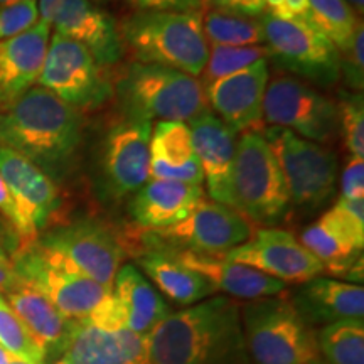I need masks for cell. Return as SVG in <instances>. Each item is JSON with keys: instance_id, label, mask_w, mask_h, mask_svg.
Returning <instances> with one entry per match:
<instances>
[{"instance_id": "obj_1", "label": "cell", "mask_w": 364, "mask_h": 364, "mask_svg": "<svg viewBox=\"0 0 364 364\" xmlns=\"http://www.w3.org/2000/svg\"><path fill=\"white\" fill-rule=\"evenodd\" d=\"M83 139L81 112L41 86L0 112V145L21 154L56 184L78 167Z\"/></svg>"}, {"instance_id": "obj_2", "label": "cell", "mask_w": 364, "mask_h": 364, "mask_svg": "<svg viewBox=\"0 0 364 364\" xmlns=\"http://www.w3.org/2000/svg\"><path fill=\"white\" fill-rule=\"evenodd\" d=\"M149 364H252L238 300L213 295L171 312L149 336Z\"/></svg>"}, {"instance_id": "obj_3", "label": "cell", "mask_w": 364, "mask_h": 364, "mask_svg": "<svg viewBox=\"0 0 364 364\" xmlns=\"http://www.w3.org/2000/svg\"><path fill=\"white\" fill-rule=\"evenodd\" d=\"M122 46L134 63L159 65L201 76L209 46L199 12H134L118 26Z\"/></svg>"}, {"instance_id": "obj_4", "label": "cell", "mask_w": 364, "mask_h": 364, "mask_svg": "<svg viewBox=\"0 0 364 364\" xmlns=\"http://www.w3.org/2000/svg\"><path fill=\"white\" fill-rule=\"evenodd\" d=\"M115 93L125 117L135 120L186 124L208 110L201 81L159 65L130 63L120 73Z\"/></svg>"}, {"instance_id": "obj_5", "label": "cell", "mask_w": 364, "mask_h": 364, "mask_svg": "<svg viewBox=\"0 0 364 364\" xmlns=\"http://www.w3.org/2000/svg\"><path fill=\"white\" fill-rule=\"evenodd\" d=\"M240 316L252 364H312L318 358L316 329L287 292L240 304Z\"/></svg>"}, {"instance_id": "obj_6", "label": "cell", "mask_w": 364, "mask_h": 364, "mask_svg": "<svg viewBox=\"0 0 364 364\" xmlns=\"http://www.w3.org/2000/svg\"><path fill=\"white\" fill-rule=\"evenodd\" d=\"M228 206L258 225L279 223L289 213L284 176L262 134L247 132L236 142Z\"/></svg>"}, {"instance_id": "obj_7", "label": "cell", "mask_w": 364, "mask_h": 364, "mask_svg": "<svg viewBox=\"0 0 364 364\" xmlns=\"http://www.w3.org/2000/svg\"><path fill=\"white\" fill-rule=\"evenodd\" d=\"M262 136L279 162L290 206L304 211L326 206L334 196L338 179L334 150L280 127H267Z\"/></svg>"}, {"instance_id": "obj_8", "label": "cell", "mask_w": 364, "mask_h": 364, "mask_svg": "<svg viewBox=\"0 0 364 364\" xmlns=\"http://www.w3.org/2000/svg\"><path fill=\"white\" fill-rule=\"evenodd\" d=\"M14 272L44 295L70 321H83L112 292L59 258L38 241L19 245L11 258Z\"/></svg>"}, {"instance_id": "obj_9", "label": "cell", "mask_w": 364, "mask_h": 364, "mask_svg": "<svg viewBox=\"0 0 364 364\" xmlns=\"http://www.w3.org/2000/svg\"><path fill=\"white\" fill-rule=\"evenodd\" d=\"M268 59L287 73L317 86H334L341 78V54L311 21H282L262 16Z\"/></svg>"}, {"instance_id": "obj_10", "label": "cell", "mask_w": 364, "mask_h": 364, "mask_svg": "<svg viewBox=\"0 0 364 364\" xmlns=\"http://www.w3.org/2000/svg\"><path fill=\"white\" fill-rule=\"evenodd\" d=\"M253 223L226 204L203 199L191 215L177 225L157 231H142V245L174 252L223 257L252 238Z\"/></svg>"}, {"instance_id": "obj_11", "label": "cell", "mask_w": 364, "mask_h": 364, "mask_svg": "<svg viewBox=\"0 0 364 364\" xmlns=\"http://www.w3.org/2000/svg\"><path fill=\"white\" fill-rule=\"evenodd\" d=\"M36 241L75 270L110 290L129 252L124 238L113 228L91 218L54 226Z\"/></svg>"}, {"instance_id": "obj_12", "label": "cell", "mask_w": 364, "mask_h": 364, "mask_svg": "<svg viewBox=\"0 0 364 364\" xmlns=\"http://www.w3.org/2000/svg\"><path fill=\"white\" fill-rule=\"evenodd\" d=\"M38 86L78 112L97 110L113 95L110 80L88 49L56 33L49 39Z\"/></svg>"}, {"instance_id": "obj_13", "label": "cell", "mask_w": 364, "mask_h": 364, "mask_svg": "<svg viewBox=\"0 0 364 364\" xmlns=\"http://www.w3.org/2000/svg\"><path fill=\"white\" fill-rule=\"evenodd\" d=\"M300 243L324 267V272L363 285L364 199H344L300 235Z\"/></svg>"}, {"instance_id": "obj_14", "label": "cell", "mask_w": 364, "mask_h": 364, "mask_svg": "<svg viewBox=\"0 0 364 364\" xmlns=\"http://www.w3.org/2000/svg\"><path fill=\"white\" fill-rule=\"evenodd\" d=\"M263 120L311 142H329L339 129L338 105L292 76L267 85Z\"/></svg>"}, {"instance_id": "obj_15", "label": "cell", "mask_w": 364, "mask_h": 364, "mask_svg": "<svg viewBox=\"0 0 364 364\" xmlns=\"http://www.w3.org/2000/svg\"><path fill=\"white\" fill-rule=\"evenodd\" d=\"M154 124L125 117L105 135L100 154L102 189L110 199L135 194L150 179L149 142Z\"/></svg>"}, {"instance_id": "obj_16", "label": "cell", "mask_w": 364, "mask_h": 364, "mask_svg": "<svg viewBox=\"0 0 364 364\" xmlns=\"http://www.w3.org/2000/svg\"><path fill=\"white\" fill-rule=\"evenodd\" d=\"M39 21L54 33L76 41L100 66H113L124 56L118 26L93 0H38Z\"/></svg>"}, {"instance_id": "obj_17", "label": "cell", "mask_w": 364, "mask_h": 364, "mask_svg": "<svg viewBox=\"0 0 364 364\" xmlns=\"http://www.w3.org/2000/svg\"><path fill=\"white\" fill-rule=\"evenodd\" d=\"M284 284L300 285L324 273V267L292 233L277 228L257 230L243 245L223 255Z\"/></svg>"}, {"instance_id": "obj_18", "label": "cell", "mask_w": 364, "mask_h": 364, "mask_svg": "<svg viewBox=\"0 0 364 364\" xmlns=\"http://www.w3.org/2000/svg\"><path fill=\"white\" fill-rule=\"evenodd\" d=\"M268 83L267 59L247 70L216 80L204 88L206 102L235 134L265 130L263 97Z\"/></svg>"}, {"instance_id": "obj_19", "label": "cell", "mask_w": 364, "mask_h": 364, "mask_svg": "<svg viewBox=\"0 0 364 364\" xmlns=\"http://www.w3.org/2000/svg\"><path fill=\"white\" fill-rule=\"evenodd\" d=\"M53 27L39 21L16 38L0 41V112L38 85Z\"/></svg>"}, {"instance_id": "obj_20", "label": "cell", "mask_w": 364, "mask_h": 364, "mask_svg": "<svg viewBox=\"0 0 364 364\" xmlns=\"http://www.w3.org/2000/svg\"><path fill=\"white\" fill-rule=\"evenodd\" d=\"M63 358L71 364H149V338L73 321Z\"/></svg>"}, {"instance_id": "obj_21", "label": "cell", "mask_w": 364, "mask_h": 364, "mask_svg": "<svg viewBox=\"0 0 364 364\" xmlns=\"http://www.w3.org/2000/svg\"><path fill=\"white\" fill-rule=\"evenodd\" d=\"M196 156L201 164L211 201L226 204L230 199L231 171L236 154V134L215 113L204 110L189 120Z\"/></svg>"}, {"instance_id": "obj_22", "label": "cell", "mask_w": 364, "mask_h": 364, "mask_svg": "<svg viewBox=\"0 0 364 364\" xmlns=\"http://www.w3.org/2000/svg\"><path fill=\"white\" fill-rule=\"evenodd\" d=\"M0 176L38 233L44 231L61 208V194L56 182L21 154L2 145H0Z\"/></svg>"}, {"instance_id": "obj_23", "label": "cell", "mask_w": 364, "mask_h": 364, "mask_svg": "<svg viewBox=\"0 0 364 364\" xmlns=\"http://www.w3.org/2000/svg\"><path fill=\"white\" fill-rule=\"evenodd\" d=\"M290 302L312 329L364 317V289L359 284L316 277L289 294Z\"/></svg>"}, {"instance_id": "obj_24", "label": "cell", "mask_w": 364, "mask_h": 364, "mask_svg": "<svg viewBox=\"0 0 364 364\" xmlns=\"http://www.w3.org/2000/svg\"><path fill=\"white\" fill-rule=\"evenodd\" d=\"M203 199V186L149 179L132 196L129 213L140 231L166 230L186 220Z\"/></svg>"}, {"instance_id": "obj_25", "label": "cell", "mask_w": 364, "mask_h": 364, "mask_svg": "<svg viewBox=\"0 0 364 364\" xmlns=\"http://www.w3.org/2000/svg\"><path fill=\"white\" fill-rule=\"evenodd\" d=\"M149 176L156 181L204 184L201 164L196 156L188 124L157 122L152 127L149 142Z\"/></svg>"}, {"instance_id": "obj_26", "label": "cell", "mask_w": 364, "mask_h": 364, "mask_svg": "<svg viewBox=\"0 0 364 364\" xmlns=\"http://www.w3.org/2000/svg\"><path fill=\"white\" fill-rule=\"evenodd\" d=\"M2 295L26 329L43 346L46 363L61 358L73 321L63 316L43 294L19 277Z\"/></svg>"}, {"instance_id": "obj_27", "label": "cell", "mask_w": 364, "mask_h": 364, "mask_svg": "<svg viewBox=\"0 0 364 364\" xmlns=\"http://www.w3.org/2000/svg\"><path fill=\"white\" fill-rule=\"evenodd\" d=\"M136 263L150 284L157 287V292L177 306L189 307L218 295L215 287L201 273L184 265L169 248L144 245L136 255Z\"/></svg>"}, {"instance_id": "obj_28", "label": "cell", "mask_w": 364, "mask_h": 364, "mask_svg": "<svg viewBox=\"0 0 364 364\" xmlns=\"http://www.w3.org/2000/svg\"><path fill=\"white\" fill-rule=\"evenodd\" d=\"M176 255L184 265L201 273L215 287L216 292H223L226 297L235 300L248 302V300L275 297L287 290L284 282L268 277L255 268L226 260L225 257H208V255L191 252H176Z\"/></svg>"}, {"instance_id": "obj_29", "label": "cell", "mask_w": 364, "mask_h": 364, "mask_svg": "<svg viewBox=\"0 0 364 364\" xmlns=\"http://www.w3.org/2000/svg\"><path fill=\"white\" fill-rule=\"evenodd\" d=\"M112 292L125 312L127 329L140 336L152 331L169 316V306L156 287L135 265H122L113 280Z\"/></svg>"}, {"instance_id": "obj_30", "label": "cell", "mask_w": 364, "mask_h": 364, "mask_svg": "<svg viewBox=\"0 0 364 364\" xmlns=\"http://www.w3.org/2000/svg\"><path fill=\"white\" fill-rule=\"evenodd\" d=\"M318 356L327 364H364V322L348 318L316 331Z\"/></svg>"}, {"instance_id": "obj_31", "label": "cell", "mask_w": 364, "mask_h": 364, "mask_svg": "<svg viewBox=\"0 0 364 364\" xmlns=\"http://www.w3.org/2000/svg\"><path fill=\"white\" fill-rule=\"evenodd\" d=\"M203 33L206 43H211V46L245 48L265 44L262 17L255 19L209 9L203 14Z\"/></svg>"}, {"instance_id": "obj_32", "label": "cell", "mask_w": 364, "mask_h": 364, "mask_svg": "<svg viewBox=\"0 0 364 364\" xmlns=\"http://www.w3.org/2000/svg\"><path fill=\"white\" fill-rule=\"evenodd\" d=\"M306 19L336 46L339 54L348 51L363 24L346 0H309Z\"/></svg>"}, {"instance_id": "obj_33", "label": "cell", "mask_w": 364, "mask_h": 364, "mask_svg": "<svg viewBox=\"0 0 364 364\" xmlns=\"http://www.w3.org/2000/svg\"><path fill=\"white\" fill-rule=\"evenodd\" d=\"M267 59V46H245V48H230V46H213L208 56V63L201 73L203 88L215 83L216 80L226 78L235 73L247 70L255 63Z\"/></svg>"}, {"instance_id": "obj_34", "label": "cell", "mask_w": 364, "mask_h": 364, "mask_svg": "<svg viewBox=\"0 0 364 364\" xmlns=\"http://www.w3.org/2000/svg\"><path fill=\"white\" fill-rule=\"evenodd\" d=\"M0 346L14 356L36 364H46L43 346L26 329L2 294H0Z\"/></svg>"}, {"instance_id": "obj_35", "label": "cell", "mask_w": 364, "mask_h": 364, "mask_svg": "<svg viewBox=\"0 0 364 364\" xmlns=\"http://www.w3.org/2000/svg\"><path fill=\"white\" fill-rule=\"evenodd\" d=\"M338 115L344 144L354 157H364V103L363 93L343 91L339 95Z\"/></svg>"}, {"instance_id": "obj_36", "label": "cell", "mask_w": 364, "mask_h": 364, "mask_svg": "<svg viewBox=\"0 0 364 364\" xmlns=\"http://www.w3.org/2000/svg\"><path fill=\"white\" fill-rule=\"evenodd\" d=\"M39 22L38 0H19V2L0 6V41L16 38Z\"/></svg>"}, {"instance_id": "obj_37", "label": "cell", "mask_w": 364, "mask_h": 364, "mask_svg": "<svg viewBox=\"0 0 364 364\" xmlns=\"http://www.w3.org/2000/svg\"><path fill=\"white\" fill-rule=\"evenodd\" d=\"M0 216L11 225L14 233L19 238L21 245L34 241L39 236L33 223L27 220L24 213H22L19 203L14 198L12 191L9 189L6 181L2 179V176H0Z\"/></svg>"}, {"instance_id": "obj_38", "label": "cell", "mask_w": 364, "mask_h": 364, "mask_svg": "<svg viewBox=\"0 0 364 364\" xmlns=\"http://www.w3.org/2000/svg\"><path fill=\"white\" fill-rule=\"evenodd\" d=\"M364 29L363 24L358 27L356 36H354L353 44L346 53L341 54V76H343L346 85L356 90V93H363L364 83Z\"/></svg>"}, {"instance_id": "obj_39", "label": "cell", "mask_w": 364, "mask_h": 364, "mask_svg": "<svg viewBox=\"0 0 364 364\" xmlns=\"http://www.w3.org/2000/svg\"><path fill=\"white\" fill-rule=\"evenodd\" d=\"M83 321L90 322V324L100 327L105 331H120L127 329V321H125V312L122 309V304L118 302V299L110 292L105 295L102 302L91 311V314Z\"/></svg>"}, {"instance_id": "obj_40", "label": "cell", "mask_w": 364, "mask_h": 364, "mask_svg": "<svg viewBox=\"0 0 364 364\" xmlns=\"http://www.w3.org/2000/svg\"><path fill=\"white\" fill-rule=\"evenodd\" d=\"M341 198L364 199V157H351L341 177Z\"/></svg>"}, {"instance_id": "obj_41", "label": "cell", "mask_w": 364, "mask_h": 364, "mask_svg": "<svg viewBox=\"0 0 364 364\" xmlns=\"http://www.w3.org/2000/svg\"><path fill=\"white\" fill-rule=\"evenodd\" d=\"M136 12H199L203 0H125Z\"/></svg>"}, {"instance_id": "obj_42", "label": "cell", "mask_w": 364, "mask_h": 364, "mask_svg": "<svg viewBox=\"0 0 364 364\" xmlns=\"http://www.w3.org/2000/svg\"><path fill=\"white\" fill-rule=\"evenodd\" d=\"M203 6L243 17H260L267 11L265 0H203Z\"/></svg>"}, {"instance_id": "obj_43", "label": "cell", "mask_w": 364, "mask_h": 364, "mask_svg": "<svg viewBox=\"0 0 364 364\" xmlns=\"http://www.w3.org/2000/svg\"><path fill=\"white\" fill-rule=\"evenodd\" d=\"M309 12V0H284L279 14L273 17L282 21L304 19Z\"/></svg>"}, {"instance_id": "obj_44", "label": "cell", "mask_w": 364, "mask_h": 364, "mask_svg": "<svg viewBox=\"0 0 364 364\" xmlns=\"http://www.w3.org/2000/svg\"><path fill=\"white\" fill-rule=\"evenodd\" d=\"M17 275L14 272L12 262L6 253V248L0 247V294H4L16 282Z\"/></svg>"}, {"instance_id": "obj_45", "label": "cell", "mask_w": 364, "mask_h": 364, "mask_svg": "<svg viewBox=\"0 0 364 364\" xmlns=\"http://www.w3.org/2000/svg\"><path fill=\"white\" fill-rule=\"evenodd\" d=\"M346 2L349 4V7H351L354 12L363 14V11H364V0H346Z\"/></svg>"}, {"instance_id": "obj_46", "label": "cell", "mask_w": 364, "mask_h": 364, "mask_svg": "<svg viewBox=\"0 0 364 364\" xmlns=\"http://www.w3.org/2000/svg\"><path fill=\"white\" fill-rule=\"evenodd\" d=\"M11 356H12V354L6 351V349L0 346V364H9V359H11Z\"/></svg>"}, {"instance_id": "obj_47", "label": "cell", "mask_w": 364, "mask_h": 364, "mask_svg": "<svg viewBox=\"0 0 364 364\" xmlns=\"http://www.w3.org/2000/svg\"><path fill=\"white\" fill-rule=\"evenodd\" d=\"M9 364H36V363H31V361H27V359H22V358H19V356H11V359H9Z\"/></svg>"}, {"instance_id": "obj_48", "label": "cell", "mask_w": 364, "mask_h": 364, "mask_svg": "<svg viewBox=\"0 0 364 364\" xmlns=\"http://www.w3.org/2000/svg\"><path fill=\"white\" fill-rule=\"evenodd\" d=\"M49 364H71L70 361H68V359L66 358H58V359H54V361L53 363H49Z\"/></svg>"}, {"instance_id": "obj_49", "label": "cell", "mask_w": 364, "mask_h": 364, "mask_svg": "<svg viewBox=\"0 0 364 364\" xmlns=\"http://www.w3.org/2000/svg\"><path fill=\"white\" fill-rule=\"evenodd\" d=\"M4 226H2V221H0V247H4Z\"/></svg>"}, {"instance_id": "obj_50", "label": "cell", "mask_w": 364, "mask_h": 364, "mask_svg": "<svg viewBox=\"0 0 364 364\" xmlns=\"http://www.w3.org/2000/svg\"><path fill=\"white\" fill-rule=\"evenodd\" d=\"M312 364H327V363H326V361H324V359H322L321 356H318V358L316 359V361H314Z\"/></svg>"}, {"instance_id": "obj_51", "label": "cell", "mask_w": 364, "mask_h": 364, "mask_svg": "<svg viewBox=\"0 0 364 364\" xmlns=\"http://www.w3.org/2000/svg\"><path fill=\"white\" fill-rule=\"evenodd\" d=\"M12 2H19V0H0V6H2V4H12Z\"/></svg>"}, {"instance_id": "obj_52", "label": "cell", "mask_w": 364, "mask_h": 364, "mask_svg": "<svg viewBox=\"0 0 364 364\" xmlns=\"http://www.w3.org/2000/svg\"><path fill=\"white\" fill-rule=\"evenodd\" d=\"M95 2H105V0H95Z\"/></svg>"}]
</instances>
